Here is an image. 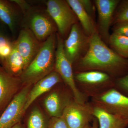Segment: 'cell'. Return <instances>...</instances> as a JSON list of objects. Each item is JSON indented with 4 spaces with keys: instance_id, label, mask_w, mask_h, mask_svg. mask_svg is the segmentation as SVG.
<instances>
[{
    "instance_id": "15",
    "label": "cell",
    "mask_w": 128,
    "mask_h": 128,
    "mask_svg": "<svg viewBox=\"0 0 128 128\" xmlns=\"http://www.w3.org/2000/svg\"><path fill=\"white\" fill-rule=\"evenodd\" d=\"M63 81L58 73L54 70L36 82L28 95L24 110V112L38 97L50 90Z\"/></svg>"
},
{
    "instance_id": "1",
    "label": "cell",
    "mask_w": 128,
    "mask_h": 128,
    "mask_svg": "<svg viewBox=\"0 0 128 128\" xmlns=\"http://www.w3.org/2000/svg\"><path fill=\"white\" fill-rule=\"evenodd\" d=\"M74 64L76 72L100 71L114 80L128 74V59L121 57L108 48L97 30L90 36L86 52Z\"/></svg>"
},
{
    "instance_id": "7",
    "label": "cell",
    "mask_w": 128,
    "mask_h": 128,
    "mask_svg": "<svg viewBox=\"0 0 128 128\" xmlns=\"http://www.w3.org/2000/svg\"><path fill=\"white\" fill-rule=\"evenodd\" d=\"M90 36L86 34L78 23L72 26L64 42L65 53L72 64H75L87 52Z\"/></svg>"
},
{
    "instance_id": "5",
    "label": "cell",
    "mask_w": 128,
    "mask_h": 128,
    "mask_svg": "<svg viewBox=\"0 0 128 128\" xmlns=\"http://www.w3.org/2000/svg\"><path fill=\"white\" fill-rule=\"evenodd\" d=\"M46 11L51 17L60 36H66L78 19L66 0H49L46 2Z\"/></svg>"
},
{
    "instance_id": "16",
    "label": "cell",
    "mask_w": 128,
    "mask_h": 128,
    "mask_svg": "<svg viewBox=\"0 0 128 128\" xmlns=\"http://www.w3.org/2000/svg\"><path fill=\"white\" fill-rule=\"evenodd\" d=\"M19 9L18 6L12 0H0V20L9 28L12 33L19 23Z\"/></svg>"
},
{
    "instance_id": "12",
    "label": "cell",
    "mask_w": 128,
    "mask_h": 128,
    "mask_svg": "<svg viewBox=\"0 0 128 128\" xmlns=\"http://www.w3.org/2000/svg\"><path fill=\"white\" fill-rule=\"evenodd\" d=\"M42 43L28 28L24 27L20 31L18 38L14 41V44L24 60V70L39 52Z\"/></svg>"
},
{
    "instance_id": "2",
    "label": "cell",
    "mask_w": 128,
    "mask_h": 128,
    "mask_svg": "<svg viewBox=\"0 0 128 128\" xmlns=\"http://www.w3.org/2000/svg\"><path fill=\"white\" fill-rule=\"evenodd\" d=\"M56 44V33L43 42L39 52L20 76L23 85L32 86L54 70Z\"/></svg>"
},
{
    "instance_id": "31",
    "label": "cell",
    "mask_w": 128,
    "mask_h": 128,
    "mask_svg": "<svg viewBox=\"0 0 128 128\" xmlns=\"http://www.w3.org/2000/svg\"><path fill=\"white\" fill-rule=\"evenodd\" d=\"M83 128H92V125H90V124H88L87 125H86V126H85Z\"/></svg>"
},
{
    "instance_id": "4",
    "label": "cell",
    "mask_w": 128,
    "mask_h": 128,
    "mask_svg": "<svg viewBox=\"0 0 128 128\" xmlns=\"http://www.w3.org/2000/svg\"><path fill=\"white\" fill-rule=\"evenodd\" d=\"M56 38L54 70L58 73L63 81L73 92L75 100L78 103H86L87 102L88 98L79 90L76 84L73 64L68 59L65 53L63 38L57 33H56Z\"/></svg>"
},
{
    "instance_id": "19",
    "label": "cell",
    "mask_w": 128,
    "mask_h": 128,
    "mask_svg": "<svg viewBox=\"0 0 128 128\" xmlns=\"http://www.w3.org/2000/svg\"><path fill=\"white\" fill-rule=\"evenodd\" d=\"M1 66L8 73L17 77H20L25 69L24 60L14 46L10 54Z\"/></svg>"
},
{
    "instance_id": "6",
    "label": "cell",
    "mask_w": 128,
    "mask_h": 128,
    "mask_svg": "<svg viewBox=\"0 0 128 128\" xmlns=\"http://www.w3.org/2000/svg\"><path fill=\"white\" fill-rule=\"evenodd\" d=\"M94 106L128 120V96L112 88L91 98Z\"/></svg>"
},
{
    "instance_id": "20",
    "label": "cell",
    "mask_w": 128,
    "mask_h": 128,
    "mask_svg": "<svg viewBox=\"0 0 128 128\" xmlns=\"http://www.w3.org/2000/svg\"><path fill=\"white\" fill-rule=\"evenodd\" d=\"M108 44L112 50L121 57L128 59V37L113 32Z\"/></svg>"
},
{
    "instance_id": "22",
    "label": "cell",
    "mask_w": 128,
    "mask_h": 128,
    "mask_svg": "<svg viewBox=\"0 0 128 128\" xmlns=\"http://www.w3.org/2000/svg\"><path fill=\"white\" fill-rule=\"evenodd\" d=\"M48 127L41 111L37 108L33 110L28 119L27 128H48Z\"/></svg>"
},
{
    "instance_id": "21",
    "label": "cell",
    "mask_w": 128,
    "mask_h": 128,
    "mask_svg": "<svg viewBox=\"0 0 128 128\" xmlns=\"http://www.w3.org/2000/svg\"><path fill=\"white\" fill-rule=\"evenodd\" d=\"M14 41L0 30V64H2L10 54L14 48Z\"/></svg>"
},
{
    "instance_id": "17",
    "label": "cell",
    "mask_w": 128,
    "mask_h": 128,
    "mask_svg": "<svg viewBox=\"0 0 128 128\" xmlns=\"http://www.w3.org/2000/svg\"><path fill=\"white\" fill-rule=\"evenodd\" d=\"M93 114L98 121V128H126L128 120L93 106Z\"/></svg>"
},
{
    "instance_id": "27",
    "label": "cell",
    "mask_w": 128,
    "mask_h": 128,
    "mask_svg": "<svg viewBox=\"0 0 128 128\" xmlns=\"http://www.w3.org/2000/svg\"><path fill=\"white\" fill-rule=\"evenodd\" d=\"M85 10L93 18L94 14V7L92 2L90 0H80Z\"/></svg>"
},
{
    "instance_id": "30",
    "label": "cell",
    "mask_w": 128,
    "mask_h": 128,
    "mask_svg": "<svg viewBox=\"0 0 128 128\" xmlns=\"http://www.w3.org/2000/svg\"><path fill=\"white\" fill-rule=\"evenodd\" d=\"M12 128H24L22 124L20 123V122L18 123L16 125H14V126Z\"/></svg>"
},
{
    "instance_id": "23",
    "label": "cell",
    "mask_w": 128,
    "mask_h": 128,
    "mask_svg": "<svg viewBox=\"0 0 128 128\" xmlns=\"http://www.w3.org/2000/svg\"><path fill=\"white\" fill-rule=\"evenodd\" d=\"M128 22V0H120L114 12L112 25Z\"/></svg>"
},
{
    "instance_id": "28",
    "label": "cell",
    "mask_w": 128,
    "mask_h": 128,
    "mask_svg": "<svg viewBox=\"0 0 128 128\" xmlns=\"http://www.w3.org/2000/svg\"><path fill=\"white\" fill-rule=\"evenodd\" d=\"M18 6L24 15H25L30 10L32 7L26 2L23 0H12Z\"/></svg>"
},
{
    "instance_id": "26",
    "label": "cell",
    "mask_w": 128,
    "mask_h": 128,
    "mask_svg": "<svg viewBox=\"0 0 128 128\" xmlns=\"http://www.w3.org/2000/svg\"><path fill=\"white\" fill-rule=\"evenodd\" d=\"M112 30L113 32L128 37V22H123L114 24Z\"/></svg>"
},
{
    "instance_id": "14",
    "label": "cell",
    "mask_w": 128,
    "mask_h": 128,
    "mask_svg": "<svg viewBox=\"0 0 128 128\" xmlns=\"http://www.w3.org/2000/svg\"><path fill=\"white\" fill-rule=\"evenodd\" d=\"M73 92L64 88H57L48 94L44 101V105L51 118L62 116L65 108L74 100Z\"/></svg>"
},
{
    "instance_id": "11",
    "label": "cell",
    "mask_w": 128,
    "mask_h": 128,
    "mask_svg": "<svg viewBox=\"0 0 128 128\" xmlns=\"http://www.w3.org/2000/svg\"><path fill=\"white\" fill-rule=\"evenodd\" d=\"M119 0H95L94 1L98 12V25L97 30L101 38L108 43L110 34V26L114 12L119 4Z\"/></svg>"
},
{
    "instance_id": "18",
    "label": "cell",
    "mask_w": 128,
    "mask_h": 128,
    "mask_svg": "<svg viewBox=\"0 0 128 128\" xmlns=\"http://www.w3.org/2000/svg\"><path fill=\"white\" fill-rule=\"evenodd\" d=\"M77 16L81 24L82 29L89 36L95 32L97 30L94 18L85 10L80 0H66Z\"/></svg>"
},
{
    "instance_id": "3",
    "label": "cell",
    "mask_w": 128,
    "mask_h": 128,
    "mask_svg": "<svg viewBox=\"0 0 128 128\" xmlns=\"http://www.w3.org/2000/svg\"><path fill=\"white\" fill-rule=\"evenodd\" d=\"M76 84L87 98L94 97L114 86V80L106 73L92 70L74 74Z\"/></svg>"
},
{
    "instance_id": "13",
    "label": "cell",
    "mask_w": 128,
    "mask_h": 128,
    "mask_svg": "<svg viewBox=\"0 0 128 128\" xmlns=\"http://www.w3.org/2000/svg\"><path fill=\"white\" fill-rule=\"evenodd\" d=\"M23 86L20 77L8 73L0 64V116Z\"/></svg>"
},
{
    "instance_id": "25",
    "label": "cell",
    "mask_w": 128,
    "mask_h": 128,
    "mask_svg": "<svg viewBox=\"0 0 128 128\" xmlns=\"http://www.w3.org/2000/svg\"><path fill=\"white\" fill-rule=\"evenodd\" d=\"M48 128H70L63 117L51 118L48 124Z\"/></svg>"
},
{
    "instance_id": "8",
    "label": "cell",
    "mask_w": 128,
    "mask_h": 128,
    "mask_svg": "<svg viewBox=\"0 0 128 128\" xmlns=\"http://www.w3.org/2000/svg\"><path fill=\"white\" fill-rule=\"evenodd\" d=\"M27 18V26L40 42L46 41L57 29L53 19L46 10H34L31 9L24 15Z\"/></svg>"
},
{
    "instance_id": "29",
    "label": "cell",
    "mask_w": 128,
    "mask_h": 128,
    "mask_svg": "<svg viewBox=\"0 0 128 128\" xmlns=\"http://www.w3.org/2000/svg\"><path fill=\"white\" fill-rule=\"evenodd\" d=\"M98 121L96 118H94L92 125V128H98Z\"/></svg>"
},
{
    "instance_id": "24",
    "label": "cell",
    "mask_w": 128,
    "mask_h": 128,
    "mask_svg": "<svg viewBox=\"0 0 128 128\" xmlns=\"http://www.w3.org/2000/svg\"><path fill=\"white\" fill-rule=\"evenodd\" d=\"M114 88L128 96V74L114 80Z\"/></svg>"
},
{
    "instance_id": "9",
    "label": "cell",
    "mask_w": 128,
    "mask_h": 128,
    "mask_svg": "<svg viewBox=\"0 0 128 128\" xmlns=\"http://www.w3.org/2000/svg\"><path fill=\"white\" fill-rule=\"evenodd\" d=\"M93 106L91 102L78 103L74 99L68 104L62 116L70 128H83L91 122L94 117Z\"/></svg>"
},
{
    "instance_id": "10",
    "label": "cell",
    "mask_w": 128,
    "mask_h": 128,
    "mask_svg": "<svg viewBox=\"0 0 128 128\" xmlns=\"http://www.w3.org/2000/svg\"><path fill=\"white\" fill-rule=\"evenodd\" d=\"M32 85H24L1 116L0 128H12L20 122Z\"/></svg>"
}]
</instances>
